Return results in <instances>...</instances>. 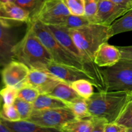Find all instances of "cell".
I'll use <instances>...</instances> for the list:
<instances>
[{
  "label": "cell",
  "mask_w": 132,
  "mask_h": 132,
  "mask_svg": "<svg viewBox=\"0 0 132 132\" xmlns=\"http://www.w3.org/2000/svg\"><path fill=\"white\" fill-rule=\"evenodd\" d=\"M69 32L81 52L83 63L96 76L102 85L100 70L95 67L94 57L99 46L108 42L110 38L109 26L91 23L80 28L69 30Z\"/></svg>",
  "instance_id": "6da1fadb"
},
{
  "label": "cell",
  "mask_w": 132,
  "mask_h": 132,
  "mask_svg": "<svg viewBox=\"0 0 132 132\" xmlns=\"http://www.w3.org/2000/svg\"><path fill=\"white\" fill-rule=\"evenodd\" d=\"M131 100L132 92L100 90L94 93L86 101L91 116L113 122L118 119Z\"/></svg>",
  "instance_id": "7a4b0ae2"
},
{
  "label": "cell",
  "mask_w": 132,
  "mask_h": 132,
  "mask_svg": "<svg viewBox=\"0 0 132 132\" xmlns=\"http://www.w3.org/2000/svg\"><path fill=\"white\" fill-rule=\"evenodd\" d=\"M27 32L13 48L14 60L24 63L30 69L45 70L54 61L52 57L28 23Z\"/></svg>",
  "instance_id": "3957f363"
},
{
  "label": "cell",
  "mask_w": 132,
  "mask_h": 132,
  "mask_svg": "<svg viewBox=\"0 0 132 132\" xmlns=\"http://www.w3.org/2000/svg\"><path fill=\"white\" fill-rule=\"evenodd\" d=\"M28 23L31 26L35 34L37 36L39 39L50 52L54 62L73 67L90 72L95 77L102 89L101 85L99 83L97 78L92 72L91 70L82 62L80 61L76 57L73 56L67 49L64 48L54 37L51 32L49 30L47 26L37 19H31Z\"/></svg>",
  "instance_id": "277c9868"
},
{
  "label": "cell",
  "mask_w": 132,
  "mask_h": 132,
  "mask_svg": "<svg viewBox=\"0 0 132 132\" xmlns=\"http://www.w3.org/2000/svg\"><path fill=\"white\" fill-rule=\"evenodd\" d=\"M100 73L103 90L132 92V59L121 58Z\"/></svg>",
  "instance_id": "5b68a950"
},
{
  "label": "cell",
  "mask_w": 132,
  "mask_h": 132,
  "mask_svg": "<svg viewBox=\"0 0 132 132\" xmlns=\"http://www.w3.org/2000/svg\"><path fill=\"white\" fill-rule=\"evenodd\" d=\"M76 117L68 107L33 110L28 121L39 126L55 129L60 131L62 126Z\"/></svg>",
  "instance_id": "8992f818"
},
{
  "label": "cell",
  "mask_w": 132,
  "mask_h": 132,
  "mask_svg": "<svg viewBox=\"0 0 132 132\" xmlns=\"http://www.w3.org/2000/svg\"><path fill=\"white\" fill-rule=\"evenodd\" d=\"M69 14L70 12L63 0H45L31 19H37L47 26H60Z\"/></svg>",
  "instance_id": "52a82bcc"
},
{
  "label": "cell",
  "mask_w": 132,
  "mask_h": 132,
  "mask_svg": "<svg viewBox=\"0 0 132 132\" xmlns=\"http://www.w3.org/2000/svg\"><path fill=\"white\" fill-rule=\"evenodd\" d=\"M30 68L24 63L13 60L1 70L2 82L5 86L14 87L19 90L27 85Z\"/></svg>",
  "instance_id": "ba28073f"
},
{
  "label": "cell",
  "mask_w": 132,
  "mask_h": 132,
  "mask_svg": "<svg viewBox=\"0 0 132 132\" xmlns=\"http://www.w3.org/2000/svg\"><path fill=\"white\" fill-rule=\"evenodd\" d=\"M44 70L47 71L48 72L60 79L61 81L68 83H70L80 79H87L90 80L95 85V86L97 87L99 90H102L95 77L92 73L86 71L73 67L59 64L54 61L49 63Z\"/></svg>",
  "instance_id": "9c48e42d"
},
{
  "label": "cell",
  "mask_w": 132,
  "mask_h": 132,
  "mask_svg": "<svg viewBox=\"0 0 132 132\" xmlns=\"http://www.w3.org/2000/svg\"><path fill=\"white\" fill-rule=\"evenodd\" d=\"M17 27L0 21V68H3L14 60L12 50L19 41L15 29Z\"/></svg>",
  "instance_id": "30bf717a"
},
{
  "label": "cell",
  "mask_w": 132,
  "mask_h": 132,
  "mask_svg": "<svg viewBox=\"0 0 132 132\" xmlns=\"http://www.w3.org/2000/svg\"><path fill=\"white\" fill-rule=\"evenodd\" d=\"M30 14L14 2L0 1V21L11 26H19L30 21Z\"/></svg>",
  "instance_id": "8fae6325"
},
{
  "label": "cell",
  "mask_w": 132,
  "mask_h": 132,
  "mask_svg": "<svg viewBox=\"0 0 132 132\" xmlns=\"http://www.w3.org/2000/svg\"><path fill=\"white\" fill-rule=\"evenodd\" d=\"M61 80L44 70L30 69L27 85L39 92L40 94H48Z\"/></svg>",
  "instance_id": "7c38bea8"
},
{
  "label": "cell",
  "mask_w": 132,
  "mask_h": 132,
  "mask_svg": "<svg viewBox=\"0 0 132 132\" xmlns=\"http://www.w3.org/2000/svg\"><path fill=\"white\" fill-rule=\"evenodd\" d=\"M128 11L129 10L116 5L110 0H98L97 10L93 23L110 26Z\"/></svg>",
  "instance_id": "4fadbf2b"
},
{
  "label": "cell",
  "mask_w": 132,
  "mask_h": 132,
  "mask_svg": "<svg viewBox=\"0 0 132 132\" xmlns=\"http://www.w3.org/2000/svg\"><path fill=\"white\" fill-rule=\"evenodd\" d=\"M121 58V53L117 46L105 42L95 52L94 63L99 67H109L117 63Z\"/></svg>",
  "instance_id": "5bb4252c"
},
{
  "label": "cell",
  "mask_w": 132,
  "mask_h": 132,
  "mask_svg": "<svg viewBox=\"0 0 132 132\" xmlns=\"http://www.w3.org/2000/svg\"><path fill=\"white\" fill-rule=\"evenodd\" d=\"M47 27L57 41L73 56L83 63L81 52L73 41L69 32V30L59 25H48Z\"/></svg>",
  "instance_id": "9a60e30c"
},
{
  "label": "cell",
  "mask_w": 132,
  "mask_h": 132,
  "mask_svg": "<svg viewBox=\"0 0 132 132\" xmlns=\"http://www.w3.org/2000/svg\"><path fill=\"white\" fill-rule=\"evenodd\" d=\"M0 122L10 132H51L58 131L55 129L45 128L28 120L20 119L10 121L0 117Z\"/></svg>",
  "instance_id": "2e32d148"
},
{
  "label": "cell",
  "mask_w": 132,
  "mask_h": 132,
  "mask_svg": "<svg viewBox=\"0 0 132 132\" xmlns=\"http://www.w3.org/2000/svg\"><path fill=\"white\" fill-rule=\"evenodd\" d=\"M132 31V9L119 17L109 26L110 38L116 35Z\"/></svg>",
  "instance_id": "e0dca14e"
},
{
  "label": "cell",
  "mask_w": 132,
  "mask_h": 132,
  "mask_svg": "<svg viewBox=\"0 0 132 132\" xmlns=\"http://www.w3.org/2000/svg\"><path fill=\"white\" fill-rule=\"evenodd\" d=\"M33 110H45L50 108L67 107L65 102L48 94H40L32 103Z\"/></svg>",
  "instance_id": "ac0fdd59"
},
{
  "label": "cell",
  "mask_w": 132,
  "mask_h": 132,
  "mask_svg": "<svg viewBox=\"0 0 132 132\" xmlns=\"http://www.w3.org/2000/svg\"><path fill=\"white\" fill-rule=\"evenodd\" d=\"M48 95L61 99L65 103L72 101L76 98L81 97L72 88L69 83L64 81H61L57 85Z\"/></svg>",
  "instance_id": "d6986e66"
},
{
  "label": "cell",
  "mask_w": 132,
  "mask_h": 132,
  "mask_svg": "<svg viewBox=\"0 0 132 132\" xmlns=\"http://www.w3.org/2000/svg\"><path fill=\"white\" fill-rule=\"evenodd\" d=\"M60 131L93 132L92 122L90 117L87 119L76 118L63 125Z\"/></svg>",
  "instance_id": "ffe728a7"
},
{
  "label": "cell",
  "mask_w": 132,
  "mask_h": 132,
  "mask_svg": "<svg viewBox=\"0 0 132 132\" xmlns=\"http://www.w3.org/2000/svg\"><path fill=\"white\" fill-rule=\"evenodd\" d=\"M67 107L70 108L77 119H87L91 117L88 110L86 99L79 97L72 101L66 103Z\"/></svg>",
  "instance_id": "44dd1931"
},
{
  "label": "cell",
  "mask_w": 132,
  "mask_h": 132,
  "mask_svg": "<svg viewBox=\"0 0 132 132\" xmlns=\"http://www.w3.org/2000/svg\"><path fill=\"white\" fill-rule=\"evenodd\" d=\"M79 96L88 99L94 94V83L87 79H80L69 83Z\"/></svg>",
  "instance_id": "7402d4cb"
},
{
  "label": "cell",
  "mask_w": 132,
  "mask_h": 132,
  "mask_svg": "<svg viewBox=\"0 0 132 132\" xmlns=\"http://www.w3.org/2000/svg\"><path fill=\"white\" fill-rule=\"evenodd\" d=\"M89 23H91V22L85 15H77L70 14L67 16L63 24L60 26L68 30H71L80 28L88 24Z\"/></svg>",
  "instance_id": "603a6c76"
},
{
  "label": "cell",
  "mask_w": 132,
  "mask_h": 132,
  "mask_svg": "<svg viewBox=\"0 0 132 132\" xmlns=\"http://www.w3.org/2000/svg\"><path fill=\"white\" fill-rule=\"evenodd\" d=\"M45 0H15L14 3L27 10L30 14L31 19L35 16Z\"/></svg>",
  "instance_id": "cb8c5ba5"
},
{
  "label": "cell",
  "mask_w": 132,
  "mask_h": 132,
  "mask_svg": "<svg viewBox=\"0 0 132 132\" xmlns=\"http://www.w3.org/2000/svg\"><path fill=\"white\" fill-rule=\"evenodd\" d=\"M14 105L15 106L21 119L27 120L30 116L32 111L33 106L32 103L25 101L20 98H17L14 101Z\"/></svg>",
  "instance_id": "d4e9b609"
},
{
  "label": "cell",
  "mask_w": 132,
  "mask_h": 132,
  "mask_svg": "<svg viewBox=\"0 0 132 132\" xmlns=\"http://www.w3.org/2000/svg\"><path fill=\"white\" fill-rule=\"evenodd\" d=\"M39 95V92L37 89L27 85L18 90V97L32 104Z\"/></svg>",
  "instance_id": "484cf974"
},
{
  "label": "cell",
  "mask_w": 132,
  "mask_h": 132,
  "mask_svg": "<svg viewBox=\"0 0 132 132\" xmlns=\"http://www.w3.org/2000/svg\"><path fill=\"white\" fill-rule=\"evenodd\" d=\"M116 122L126 127L128 132H132V100L128 103Z\"/></svg>",
  "instance_id": "4316f807"
},
{
  "label": "cell",
  "mask_w": 132,
  "mask_h": 132,
  "mask_svg": "<svg viewBox=\"0 0 132 132\" xmlns=\"http://www.w3.org/2000/svg\"><path fill=\"white\" fill-rule=\"evenodd\" d=\"M0 117L10 121H16L21 119L14 104H3L2 109L0 111Z\"/></svg>",
  "instance_id": "83f0119b"
},
{
  "label": "cell",
  "mask_w": 132,
  "mask_h": 132,
  "mask_svg": "<svg viewBox=\"0 0 132 132\" xmlns=\"http://www.w3.org/2000/svg\"><path fill=\"white\" fill-rule=\"evenodd\" d=\"M70 14L73 15H85L84 0H63Z\"/></svg>",
  "instance_id": "f1b7e54d"
},
{
  "label": "cell",
  "mask_w": 132,
  "mask_h": 132,
  "mask_svg": "<svg viewBox=\"0 0 132 132\" xmlns=\"http://www.w3.org/2000/svg\"><path fill=\"white\" fill-rule=\"evenodd\" d=\"M18 89L9 86H5L0 90V94L2 97L3 104H14V101L18 98Z\"/></svg>",
  "instance_id": "f546056e"
},
{
  "label": "cell",
  "mask_w": 132,
  "mask_h": 132,
  "mask_svg": "<svg viewBox=\"0 0 132 132\" xmlns=\"http://www.w3.org/2000/svg\"><path fill=\"white\" fill-rule=\"evenodd\" d=\"M84 3L85 15L92 23H93L97 10L98 0H84Z\"/></svg>",
  "instance_id": "4dcf8cb0"
},
{
  "label": "cell",
  "mask_w": 132,
  "mask_h": 132,
  "mask_svg": "<svg viewBox=\"0 0 132 132\" xmlns=\"http://www.w3.org/2000/svg\"><path fill=\"white\" fill-rule=\"evenodd\" d=\"M90 119L92 122L93 132H104L106 124L108 123L106 120L92 116H91Z\"/></svg>",
  "instance_id": "1f68e13d"
},
{
  "label": "cell",
  "mask_w": 132,
  "mask_h": 132,
  "mask_svg": "<svg viewBox=\"0 0 132 132\" xmlns=\"http://www.w3.org/2000/svg\"><path fill=\"white\" fill-rule=\"evenodd\" d=\"M104 132H128V129L116 122L106 124Z\"/></svg>",
  "instance_id": "d6a6232c"
},
{
  "label": "cell",
  "mask_w": 132,
  "mask_h": 132,
  "mask_svg": "<svg viewBox=\"0 0 132 132\" xmlns=\"http://www.w3.org/2000/svg\"><path fill=\"white\" fill-rule=\"evenodd\" d=\"M117 47L119 50L122 59H132V45L131 46H117Z\"/></svg>",
  "instance_id": "836d02e7"
},
{
  "label": "cell",
  "mask_w": 132,
  "mask_h": 132,
  "mask_svg": "<svg viewBox=\"0 0 132 132\" xmlns=\"http://www.w3.org/2000/svg\"><path fill=\"white\" fill-rule=\"evenodd\" d=\"M110 1L116 5L128 10L132 9V0H110Z\"/></svg>",
  "instance_id": "e575fe53"
},
{
  "label": "cell",
  "mask_w": 132,
  "mask_h": 132,
  "mask_svg": "<svg viewBox=\"0 0 132 132\" xmlns=\"http://www.w3.org/2000/svg\"><path fill=\"white\" fill-rule=\"evenodd\" d=\"M0 132H10L1 122H0Z\"/></svg>",
  "instance_id": "d590c367"
},
{
  "label": "cell",
  "mask_w": 132,
  "mask_h": 132,
  "mask_svg": "<svg viewBox=\"0 0 132 132\" xmlns=\"http://www.w3.org/2000/svg\"><path fill=\"white\" fill-rule=\"evenodd\" d=\"M3 99H2V97H1V94H0V111L1 110V109H2V107H3V104H2L3 103Z\"/></svg>",
  "instance_id": "8d00e7d4"
},
{
  "label": "cell",
  "mask_w": 132,
  "mask_h": 132,
  "mask_svg": "<svg viewBox=\"0 0 132 132\" xmlns=\"http://www.w3.org/2000/svg\"><path fill=\"white\" fill-rule=\"evenodd\" d=\"M1 2H14L15 0H0Z\"/></svg>",
  "instance_id": "74e56055"
}]
</instances>
